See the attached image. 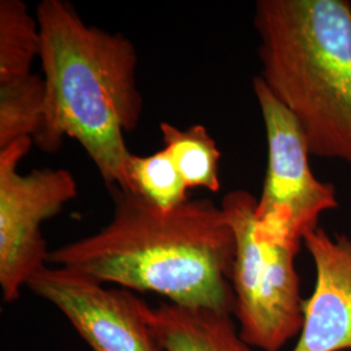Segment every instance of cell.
Instances as JSON below:
<instances>
[{
    "label": "cell",
    "instance_id": "1",
    "mask_svg": "<svg viewBox=\"0 0 351 351\" xmlns=\"http://www.w3.org/2000/svg\"><path fill=\"white\" fill-rule=\"evenodd\" d=\"M112 220L99 232L50 251L64 267L119 288L154 291L171 303L233 315L236 237L221 206L189 199L164 211L112 189Z\"/></svg>",
    "mask_w": 351,
    "mask_h": 351
},
{
    "label": "cell",
    "instance_id": "2",
    "mask_svg": "<svg viewBox=\"0 0 351 351\" xmlns=\"http://www.w3.org/2000/svg\"><path fill=\"white\" fill-rule=\"evenodd\" d=\"M36 17L46 95L34 145L52 154L65 137L75 139L107 188L132 191L125 133L137 129L143 112L133 42L85 24L64 0L40 1Z\"/></svg>",
    "mask_w": 351,
    "mask_h": 351
},
{
    "label": "cell",
    "instance_id": "3",
    "mask_svg": "<svg viewBox=\"0 0 351 351\" xmlns=\"http://www.w3.org/2000/svg\"><path fill=\"white\" fill-rule=\"evenodd\" d=\"M267 88L297 119L310 154L351 165V4L259 0L254 13Z\"/></svg>",
    "mask_w": 351,
    "mask_h": 351
},
{
    "label": "cell",
    "instance_id": "4",
    "mask_svg": "<svg viewBox=\"0 0 351 351\" xmlns=\"http://www.w3.org/2000/svg\"><path fill=\"white\" fill-rule=\"evenodd\" d=\"M256 198L245 190L228 193L221 202L236 237L232 275L239 336L247 345L278 351L303 326L298 252L261 239L255 229Z\"/></svg>",
    "mask_w": 351,
    "mask_h": 351
},
{
    "label": "cell",
    "instance_id": "5",
    "mask_svg": "<svg viewBox=\"0 0 351 351\" xmlns=\"http://www.w3.org/2000/svg\"><path fill=\"white\" fill-rule=\"evenodd\" d=\"M252 90L268 143L263 190L255 204L256 234L298 252L304 237L319 226L320 215L339 207L336 190L315 177L300 123L261 75L252 80Z\"/></svg>",
    "mask_w": 351,
    "mask_h": 351
},
{
    "label": "cell",
    "instance_id": "6",
    "mask_svg": "<svg viewBox=\"0 0 351 351\" xmlns=\"http://www.w3.org/2000/svg\"><path fill=\"white\" fill-rule=\"evenodd\" d=\"M33 143L19 139L0 150V288L5 302L17 301L29 280L49 265L40 226L78 194L75 177L63 168L20 173Z\"/></svg>",
    "mask_w": 351,
    "mask_h": 351
},
{
    "label": "cell",
    "instance_id": "7",
    "mask_svg": "<svg viewBox=\"0 0 351 351\" xmlns=\"http://www.w3.org/2000/svg\"><path fill=\"white\" fill-rule=\"evenodd\" d=\"M26 288L55 306L91 351H165L150 324L151 306L129 289L56 265L40 269Z\"/></svg>",
    "mask_w": 351,
    "mask_h": 351
},
{
    "label": "cell",
    "instance_id": "8",
    "mask_svg": "<svg viewBox=\"0 0 351 351\" xmlns=\"http://www.w3.org/2000/svg\"><path fill=\"white\" fill-rule=\"evenodd\" d=\"M303 243L316 268L311 298L303 304L301 336L293 351L351 349V239L317 226Z\"/></svg>",
    "mask_w": 351,
    "mask_h": 351
},
{
    "label": "cell",
    "instance_id": "9",
    "mask_svg": "<svg viewBox=\"0 0 351 351\" xmlns=\"http://www.w3.org/2000/svg\"><path fill=\"white\" fill-rule=\"evenodd\" d=\"M149 319L165 351H252L229 313L162 303Z\"/></svg>",
    "mask_w": 351,
    "mask_h": 351
},
{
    "label": "cell",
    "instance_id": "10",
    "mask_svg": "<svg viewBox=\"0 0 351 351\" xmlns=\"http://www.w3.org/2000/svg\"><path fill=\"white\" fill-rule=\"evenodd\" d=\"M164 147L171 155L176 168L189 189L220 190L219 162L221 158L216 141L206 126L193 125L180 129L171 123H160Z\"/></svg>",
    "mask_w": 351,
    "mask_h": 351
},
{
    "label": "cell",
    "instance_id": "11",
    "mask_svg": "<svg viewBox=\"0 0 351 351\" xmlns=\"http://www.w3.org/2000/svg\"><path fill=\"white\" fill-rule=\"evenodd\" d=\"M40 29L21 0L0 1V85L32 75L40 55Z\"/></svg>",
    "mask_w": 351,
    "mask_h": 351
},
{
    "label": "cell",
    "instance_id": "12",
    "mask_svg": "<svg viewBox=\"0 0 351 351\" xmlns=\"http://www.w3.org/2000/svg\"><path fill=\"white\" fill-rule=\"evenodd\" d=\"M45 95V78L33 73L0 85V150L19 139L34 138Z\"/></svg>",
    "mask_w": 351,
    "mask_h": 351
},
{
    "label": "cell",
    "instance_id": "13",
    "mask_svg": "<svg viewBox=\"0 0 351 351\" xmlns=\"http://www.w3.org/2000/svg\"><path fill=\"white\" fill-rule=\"evenodd\" d=\"M128 176L132 191L160 210L169 211L189 201L188 185L165 149L149 156L132 154Z\"/></svg>",
    "mask_w": 351,
    "mask_h": 351
}]
</instances>
